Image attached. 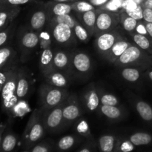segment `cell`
Here are the masks:
<instances>
[{
  "label": "cell",
  "instance_id": "obj_1",
  "mask_svg": "<svg viewBox=\"0 0 152 152\" xmlns=\"http://www.w3.org/2000/svg\"><path fill=\"white\" fill-rule=\"evenodd\" d=\"M114 65L120 68L131 67L141 71L148 70L152 67V56L140 48L137 45L132 44L114 62Z\"/></svg>",
  "mask_w": 152,
  "mask_h": 152
},
{
  "label": "cell",
  "instance_id": "obj_2",
  "mask_svg": "<svg viewBox=\"0 0 152 152\" xmlns=\"http://www.w3.org/2000/svg\"><path fill=\"white\" fill-rule=\"evenodd\" d=\"M42 109L34 111L28 120L22 134V146L25 150H30L34 145L39 142L45 133L43 123Z\"/></svg>",
  "mask_w": 152,
  "mask_h": 152
},
{
  "label": "cell",
  "instance_id": "obj_3",
  "mask_svg": "<svg viewBox=\"0 0 152 152\" xmlns=\"http://www.w3.org/2000/svg\"><path fill=\"white\" fill-rule=\"evenodd\" d=\"M39 95L42 104L41 109L46 111L62 105L69 94L66 89L54 87L48 83H45L40 86Z\"/></svg>",
  "mask_w": 152,
  "mask_h": 152
},
{
  "label": "cell",
  "instance_id": "obj_4",
  "mask_svg": "<svg viewBox=\"0 0 152 152\" xmlns=\"http://www.w3.org/2000/svg\"><path fill=\"white\" fill-rule=\"evenodd\" d=\"M18 68L15 65L11 68L8 77L1 90L2 110L7 114H10L13 111L19 101L16 94Z\"/></svg>",
  "mask_w": 152,
  "mask_h": 152
},
{
  "label": "cell",
  "instance_id": "obj_5",
  "mask_svg": "<svg viewBox=\"0 0 152 152\" xmlns=\"http://www.w3.org/2000/svg\"><path fill=\"white\" fill-rule=\"evenodd\" d=\"M47 29L50 32L53 42L62 47H71L77 43V37L72 28L64 23L49 21Z\"/></svg>",
  "mask_w": 152,
  "mask_h": 152
},
{
  "label": "cell",
  "instance_id": "obj_6",
  "mask_svg": "<svg viewBox=\"0 0 152 152\" xmlns=\"http://www.w3.org/2000/svg\"><path fill=\"white\" fill-rule=\"evenodd\" d=\"M18 45L22 53V60L25 61L33 50L39 45V33L29 28L19 30L18 33Z\"/></svg>",
  "mask_w": 152,
  "mask_h": 152
},
{
  "label": "cell",
  "instance_id": "obj_7",
  "mask_svg": "<svg viewBox=\"0 0 152 152\" xmlns=\"http://www.w3.org/2000/svg\"><path fill=\"white\" fill-rule=\"evenodd\" d=\"M96 13L97 16L94 34L95 37L102 33L112 31L120 23V13L102 9H96Z\"/></svg>",
  "mask_w": 152,
  "mask_h": 152
},
{
  "label": "cell",
  "instance_id": "obj_8",
  "mask_svg": "<svg viewBox=\"0 0 152 152\" xmlns=\"http://www.w3.org/2000/svg\"><path fill=\"white\" fill-rule=\"evenodd\" d=\"M63 103L43 113V123L48 133L58 134L65 130L62 115Z\"/></svg>",
  "mask_w": 152,
  "mask_h": 152
},
{
  "label": "cell",
  "instance_id": "obj_9",
  "mask_svg": "<svg viewBox=\"0 0 152 152\" xmlns=\"http://www.w3.org/2000/svg\"><path fill=\"white\" fill-rule=\"evenodd\" d=\"M73 75L83 78L88 77L92 71V60L91 56L84 51H75L72 53Z\"/></svg>",
  "mask_w": 152,
  "mask_h": 152
},
{
  "label": "cell",
  "instance_id": "obj_10",
  "mask_svg": "<svg viewBox=\"0 0 152 152\" xmlns=\"http://www.w3.org/2000/svg\"><path fill=\"white\" fill-rule=\"evenodd\" d=\"M82 114L81 108L77 96L74 94L68 95L63 103L62 115H63L65 129H67L76 120H78Z\"/></svg>",
  "mask_w": 152,
  "mask_h": 152
},
{
  "label": "cell",
  "instance_id": "obj_11",
  "mask_svg": "<svg viewBox=\"0 0 152 152\" xmlns=\"http://www.w3.org/2000/svg\"><path fill=\"white\" fill-rule=\"evenodd\" d=\"M124 38L118 31L116 30L102 33L96 37L94 45L98 53L105 58L111 48L118 40Z\"/></svg>",
  "mask_w": 152,
  "mask_h": 152
},
{
  "label": "cell",
  "instance_id": "obj_12",
  "mask_svg": "<svg viewBox=\"0 0 152 152\" xmlns=\"http://www.w3.org/2000/svg\"><path fill=\"white\" fill-rule=\"evenodd\" d=\"M72 53L66 50H57L54 51L53 54V68L54 71L63 73L71 77L73 75Z\"/></svg>",
  "mask_w": 152,
  "mask_h": 152
},
{
  "label": "cell",
  "instance_id": "obj_13",
  "mask_svg": "<svg viewBox=\"0 0 152 152\" xmlns=\"http://www.w3.org/2000/svg\"><path fill=\"white\" fill-rule=\"evenodd\" d=\"M49 21L48 15L43 4L31 14L28 22L29 29L39 33L45 28Z\"/></svg>",
  "mask_w": 152,
  "mask_h": 152
},
{
  "label": "cell",
  "instance_id": "obj_14",
  "mask_svg": "<svg viewBox=\"0 0 152 152\" xmlns=\"http://www.w3.org/2000/svg\"><path fill=\"white\" fill-rule=\"evenodd\" d=\"M44 6L48 15L49 20L55 16L68 14L73 11L71 3L57 2L51 0L45 3Z\"/></svg>",
  "mask_w": 152,
  "mask_h": 152
},
{
  "label": "cell",
  "instance_id": "obj_15",
  "mask_svg": "<svg viewBox=\"0 0 152 152\" xmlns=\"http://www.w3.org/2000/svg\"><path fill=\"white\" fill-rule=\"evenodd\" d=\"M30 90V81L28 73L25 68H18L16 82V96L19 100H23L28 95Z\"/></svg>",
  "mask_w": 152,
  "mask_h": 152
},
{
  "label": "cell",
  "instance_id": "obj_16",
  "mask_svg": "<svg viewBox=\"0 0 152 152\" xmlns=\"http://www.w3.org/2000/svg\"><path fill=\"white\" fill-rule=\"evenodd\" d=\"M53 54L54 51L51 48H45L40 53L39 67L43 77H45L54 71L53 68Z\"/></svg>",
  "mask_w": 152,
  "mask_h": 152
},
{
  "label": "cell",
  "instance_id": "obj_17",
  "mask_svg": "<svg viewBox=\"0 0 152 152\" xmlns=\"http://www.w3.org/2000/svg\"><path fill=\"white\" fill-rule=\"evenodd\" d=\"M133 104L140 118L152 128V107L148 102L137 97L133 99Z\"/></svg>",
  "mask_w": 152,
  "mask_h": 152
},
{
  "label": "cell",
  "instance_id": "obj_18",
  "mask_svg": "<svg viewBox=\"0 0 152 152\" xmlns=\"http://www.w3.org/2000/svg\"><path fill=\"white\" fill-rule=\"evenodd\" d=\"M83 102L87 110L95 111L100 105L99 92L94 86H89L83 95Z\"/></svg>",
  "mask_w": 152,
  "mask_h": 152
},
{
  "label": "cell",
  "instance_id": "obj_19",
  "mask_svg": "<svg viewBox=\"0 0 152 152\" xmlns=\"http://www.w3.org/2000/svg\"><path fill=\"white\" fill-rule=\"evenodd\" d=\"M82 142V137L79 135L69 134L61 137L55 144L56 152H66Z\"/></svg>",
  "mask_w": 152,
  "mask_h": 152
},
{
  "label": "cell",
  "instance_id": "obj_20",
  "mask_svg": "<svg viewBox=\"0 0 152 152\" xmlns=\"http://www.w3.org/2000/svg\"><path fill=\"white\" fill-rule=\"evenodd\" d=\"M21 11L20 6H8L0 11V30L7 28L18 16Z\"/></svg>",
  "mask_w": 152,
  "mask_h": 152
},
{
  "label": "cell",
  "instance_id": "obj_21",
  "mask_svg": "<svg viewBox=\"0 0 152 152\" xmlns=\"http://www.w3.org/2000/svg\"><path fill=\"white\" fill-rule=\"evenodd\" d=\"M132 43H131L130 42L127 41L125 38L121 39L118 40L115 44L113 45V47L111 48V50L108 51V53H107L106 56H105V59L107 61H108L111 63H114L116 60H117L118 58H120L121 56V55L126 51V49L129 47L130 45H132Z\"/></svg>",
  "mask_w": 152,
  "mask_h": 152
},
{
  "label": "cell",
  "instance_id": "obj_22",
  "mask_svg": "<svg viewBox=\"0 0 152 152\" xmlns=\"http://www.w3.org/2000/svg\"><path fill=\"white\" fill-rule=\"evenodd\" d=\"M77 19L82 23V25L88 30L91 36L94 34L95 25L96 22V9L84 12V13H77Z\"/></svg>",
  "mask_w": 152,
  "mask_h": 152
},
{
  "label": "cell",
  "instance_id": "obj_23",
  "mask_svg": "<svg viewBox=\"0 0 152 152\" xmlns=\"http://www.w3.org/2000/svg\"><path fill=\"white\" fill-rule=\"evenodd\" d=\"M44 77L49 85L60 88L66 89L70 83V77L59 71H53Z\"/></svg>",
  "mask_w": 152,
  "mask_h": 152
},
{
  "label": "cell",
  "instance_id": "obj_24",
  "mask_svg": "<svg viewBox=\"0 0 152 152\" xmlns=\"http://www.w3.org/2000/svg\"><path fill=\"white\" fill-rule=\"evenodd\" d=\"M18 142V137L10 129L6 128L1 140L0 152H13Z\"/></svg>",
  "mask_w": 152,
  "mask_h": 152
},
{
  "label": "cell",
  "instance_id": "obj_25",
  "mask_svg": "<svg viewBox=\"0 0 152 152\" xmlns=\"http://www.w3.org/2000/svg\"><path fill=\"white\" fill-rule=\"evenodd\" d=\"M16 52L13 47L5 45L0 48V69L13 66L12 62L15 59Z\"/></svg>",
  "mask_w": 152,
  "mask_h": 152
},
{
  "label": "cell",
  "instance_id": "obj_26",
  "mask_svg": "<svg viewBox=\"0 0 152 152\" xmlns=\"http://www.w3.org/2000/svg\"><path fill=\"white\" fill-rule=\"evenodd\" d=\"M117 137L114 134H103L98 139L99 152H114Z\"/></svg>",
  "mask_w": 152,
  "mask_h": 152
},
{
  "label": "cell",
  "instance_id": "obj_27",
  "mask_svg": "<svg viewBox=\"0 0 152 152\" xmlns=\"http://www.w3.org/2000/svg\"><path fill=\"white\" fill-rule=\"evenodd\" d=\"M130 35L132 36L135 45L152 56V39L151 37L136 33H132L130 34Z\"/></svg>",
  "mask_w": 152,
  "mask_h": 152
},
{
  "label": "cell",
  "instance_id": "obj_28",
  "mask_svg": "<svg viewBox=\"0 0 152 152\" xmlns=\"http://www.w3.org/2000/svg\"><path fill=\"white\" fill-rule=\"evenodd\" d=\"M99 108L101 114L111 120H119L124 116V112L118 105H101Z\"/></svg>",
  "mask_w": 152,
  "mask_h": 152
},
{
  "label": "cell",
  "instance_id": "obj_29",
  "mask_svg": "<svg viewBox=\"0 0 152 152\" xmlns=\"http://www.w3.org/2000/svg\"><path fill=\"white\" fill-rule=\"evenodd\" d=\"M128 139L135 146L148 145L152 143V134L150 133H148V132H135V133L131 134Z\"/></svg>",
  "mask_w": 152,
  "mask_h": 152
},
{
  "label": "cell",
  "instance_id": "obj_30",
  "mask_svg": "<svg viewBox=\"0 0 152 152\" xmlns=\"http://www.w3.org/2000/svg\"><path fill=\"white\" fill-rule=\"evenodd\" d=\"M120 14V23L121 24L122 27L126 31H127L129 34L134 33L135 28L138 23V20L134 18L129 16L127 13L125 11L121 12Z\"/></svg>",
  "mask_w": 152,
  "mask_h": 152
},
{
  "label": "cell",
  "instance_id": "obj_31",
  "mask_svg": "<svg viewBox=\"0 0 152 152\" xmlns=\"http://www.w3.org/2000/svg\"><path fill=\"white\" fill-rule=\"evenodd\" d=\"M121 77L129 83H137L141 77V70L136 68L126 67L121 68Z\"/></svg>",
  "mask_w": 152,
  "mask_h": 152
},
{
  "label": "cell",
  "instance_id": "obj_32",
  "mask_svg": "<svg viewBox=\"0 0 152 152\" xmlns=\"http://www.w3.org/2000/svg\"><path fill=\"white\" fill-rule=\"evenodd\" d=\"M15 27H16V23L13 22L7 28L0 30V48L7 45V42L13 37L15 31Z\"/></svg>",
  "mask_w": 152,
  "mask_h": 152
},
{
  "label": "cell",
  "instance_id": "obj_33",
  "mask_svg": "<svg viewBox=\"0 0 152 152\" xmlns=\"http://www.w3.org/2000/svg\"><path fill=\"white\" fill-rule=\"evenodd\" d=\"M73 31H74V34H75L77 39L80 40L82 42H87L90 37H91L88 30L82 25V23L79 20L76 23Z\"/></svg>",
  "mask_w": 152,
  "mask_h": 152
},
{
  "label": "cell",
  "instance_id": "obj_34",
  "mask_svg": "<svg viewBox=\"0 0 152 152\" xmlns=\"http://www.w3.org/2000/svg\"><path fill=\"white\" fill-rule=\"evenodd\" d=\"M76 131L79 136H80L81 137L86 138L88 141H94L93 137L91 133L90 128L86 120H83L79 122L76 127Z\"/></svg>",
  "mask_w": 152,
  "mask_h": 152
},
{
  "label": "cell",
  "instance_id": "obj_35",
  "mask_svg": "<svg viewBox=\"0 0 152 152\" xmlns=\"http://www.w3.org/2000/svg\"><path fill=\"white\" fill-rule=\"evenodd\" d=\"M134 148L135 145L128 138L126 139L117 137L114 152H132L134 151Z\"/></svg>",
  "mask_w": 152,
  "mask_h": 152
},
{
  "label": "cell",
  "instance_id": "obj_36",
  "mask_svg": "<svg viewBox=\"0 0 152 152\" xmlns=\"http://www.w3.org/2000/svg\"><path fill=\"white\" fill-rule=\"evenodd\" d=\"M49 21L58 22V23H64L65 25H68L71 28L74 29V26H75L78 19L75 16H73L71 13H68V14L62 15V16H55V17L50 19Z\"/></svg>",
  "mask_w": 152,
  "mask_h": 152
},
{
  "label": "cell",
  "instance_id": "obj_37",
  "mask_svg": "<svg viewBox=\"0 0 152 152\" xmlns=\"http://www.w3.org/2000/svg\"><path fill=\"white\" fill-rule=\"evenodd\" d=\"M71 5H72L73 11H75L76 13H84V12L96 10V7L89 1H83V0H78L71 2Z\"/></svg>",
  "mask_w": 152,
  "mask_h": 152
},
{
  "label": "cell",
  "instance_id": "obj_38",
  "mask_svg": "<svg viewBox=\"0 0 152 152\" xmlns=\"http://www.w3.org/2000/svg\"><path fill=\"white\" fill-rule=\"evenodd\" d=\"M53 148V143L50 140H42L34 145L29 152H51Z\"/></svg>",
  "mask_w": 152,
  "mask_h": 152
},
{
  "label": "cell",
  "instance_id": "obj_39",
  "mask_svg": "<svg viewBox=\"0 0 152 152\" xmlns=\"http://www.w3.org/2000/svg\"><path fill=\"white\" fill-rule=\"evenodd\" d=\"M39 45L42 50L45 48H51V44L53 43V40L47 28L46 30H42L41 31H39Z\"/></svg>",
  "mask_w": 152,
  "mask_h": 152
},
{
  "label": "cell",
  "instance_id": "obj_40",
  "mask_svg": "<svg viewBox=\"0 0 152 152\" xmlns=\"http://www.w3.org/2000/svg\"><path fill=\"white\" fill-rule=\"evenodd\" d=\"M100 99V105H118L119 99L112 94L99 93Z\"/></svg>",
  "mask_w": 152,
  "mask_h": 152
},
{
  "label": "cell",
  "instance_id": "obj_41",
  "mask_svg": "<svg viewBox=\"0 0 152 152\" xmlns=\"http://www.w3.org/2000/svg\"><path fill=\"white\" fill-rule=\"evenodd\" d=\"M126 12L129 16L134 18L137 20L140 21L143 19V8L141 4H138L133 10H126Z\"/></svg>",
  "mask_w": 152,
  "mask_h": 152
},
{
  "label": "cell",
  "instance_id": "obj_42",
  "mask_svg": "<svg viewBox=\"0 0 152 152\" xmlns=\"http://www.w3.org/2000/svg\"><path fill=\"white\" fill-rule=\"evenodd\" d=\"M37 1L39 0H0V3L10 6H20Z\"/></svg>",
  "mask_w": 152,
  "mask_h": 152
},
{
  "label": "cell",
  "instance_id": "obj_43",
  "mask_svg": "<svg viewBox=\"0 0 152 152\" xmlns=\"http://www.w3.org/2000/svg\"><path fill=\"white\" fill-rule=\"evenodd\" d=\"M13 66H14V65H13ZM13 66L10 67V68L0 69V91H1L4 84L5 83L7 77H8L9 74H10V70H11V68H13Z\"/></svg>",
  "mask_w": 152,
  "mask_h": 152
},
{
  "label": "cell",
  "instance_id": "obj_44",
  "mask_svg": "<svg viewBox=\"0 0 152 152\" xmlns=\"http://www.w3.org/2000/svg\"><path fill=\"white\" fill-rule=\"evenodd\" d=\"M134 33L148 37V31H147L146 27H145V22H144L143 20L138 21V23L137 25L136 28H135Z\"/></svg>",
  "mask_w": 152,
  "mask_h": 152
},
{
  "label": "cell",
  "instance_id": "obj_45",
  "mask_svg": "<svg viewBox=\"0 0 152 152\" xmlns=\"http://www.w3.org/2000/svg\"><path fill=\"white\" fill-rule=\"evenodd\" d=\"M95 145L94 141H89L78 152H94Z\"/></svg>",
  "mask_w": 152,
  "mask_h": 152
},
{
  "label": "cell",
  "instance_id": "obj_46",
  "mask_svg": "<svg viewBox=\"0 0 152 152\" xmlns=\"http://www.w3.org/2000/svg\"><path fill=\"white\" fill-rule=\"evenodd\" d=\"M110 0H88V1L93 4L95 7H102V6L105 5L107 3L109 2Z\"/></svg>",
  "mask_w": 152,
  "mask_h": 152
},
{
  "label": "cell",
  "instance_id": "obj_47",
  "mask_svg": "<svg viewBox=\"0 0 152 152\" xmlns=\"http://www.w3.org/2000/svg\"><path fill=\"white\" fill-rule=\"evenodd\" d=\"M144 22H145V21H144ZM145 27H146L147 31H148V37H151L152 39V23L145 22Z\"/></svg>",
  "mask_w": 152,
  "mask_h": 152
},
{
  "label": "cell",
  "instance_id": "obj_48",
  "mask_svg": "<svg viewBox=\"0 0 152 152\" xmlns=\"http://www.w3.org/2000/svg\"><path fill=\"white\" fill-rule=\"evenodd\" d=\"M6 129V126L4 125H0V147H1V140H2L3 134H4V132Z\"/></svg>",
  "mask_w": 152,
  "mask_h": 152
},
{
  "label": "cell",
  "instance_id": "obj_49",
  "mask_svg": "<svg viewBox=\"0 0 152 152\" xmlns=\"http://www.w3.org/2000/svg\"><path fill=\"white\" fill-rule=\"evenodd\" d=\"M53 1H57V2H65V3H71L74 1H78V0H53Z\"/></svg>",
  "mask_w": 152,
  "mask_h": 152
},
{
  "label": "cell",
  "instance_id": "obj_50",
  "mask_svg": "<svg viewBox=\"0 0 152 152\" xmlns=\"http://www.w3.org/2000/svg\"><path fill=\"white\" fill-rule=\"evenodd\" d=\"M8 6H10V5H7V4H1V3H0V11H1V10H2L3 9L6 8L7 7H8Z\"/></svg>",
  "mask_w": 152,
  "mask_h": 152
},
{
  "label": "cell",
  "instance_id": "obj_51",
  "mask_svg": "<svg viewBox=\"0 0 152 152\" xmlns=\"http://www.w3.org/2000/svg\"><path fill=\"white\" fill-rule=\"evenodd\" d=\"M148 77H149L150 80H151V81L152 82V69H150V71H148Z\"/></svg>",
  "mask_w": 152,
  "mask_h": 152
},
{
  "label": "cell",
  "instance_id": "obj_52",
  "mask_svg": "<svg viewBox=\"0 0 152 152\" xmlns=\"http://www.w3.org/2000/svg\"><path fill=\"white\" fill-rule=\"evenodd\" d=\"M22 152H29V150H25V151H22Z\"/></svg>",
  "mask_w": 152,
  "mask_h": 152
}]
</instances>
